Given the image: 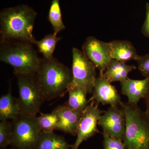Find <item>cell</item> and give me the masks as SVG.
<instances>
[{"mask_svg":"<svg viewBox=\"0 0 149 149\" xmlns=\"http://www.w3.org/2000/svg\"><path fill=\"white\" fill-rule=\"evenodd\" d=\"M38 117L39 125L42 131H54L56 129L59 118L54 110L49 113H41L40 116Z\"/></svg>","mask_w":149,"mask_h":149,"instance_id":"cell-21","label":"cell"},{"mask_svg":"<svg viewBox=\"0 0 149 149\" xmlns=\"http://www.w3.org/2000/svg\"><path fill=\"white\" fill-rule=\"evenodd\" d=\"M12 149H14V148H13Z\"/></svg>","mask_w":149,"mask_h":149,"instance_id":"cell-27","label":"cell"},{"mask_svg":"<svg viewBox=\"0 0 149 149\" xmlns=\"http://www.w3.org/2000/svg\"><path fill=\"white\" fill-rule=\"evenodd\" d=\"M136 69V66L134 65H130L112 59L105 71L100 76L106 78L111 83L117 81L121 82L126 80L128 74Z\"/></svg>","mask_w":149,"mask_h":149,"instance_id":"cell-15","label":"cell"},{"mask_svg":"<svg viewBox=\"0 0 149 149\" xmlns=\"http://www.w3.org/2000/svg\"><path fill=\"white\" fill-rule=\"evenodd\" d=\"M0 60L11 65L17 74H36L41 58L32 44L18 41H1Z\"/></svg>","mask_w":149,"mask_h":149,"instance_id":"cell-3","label":"cell"},{"mask_svg":"<svg viewBox=\"0 0 149 149\" xmlns=\"http://www.w3.org/2000/svg\"><path fill=\"white\" fill-rule=\"evenodd\" d=\"M109 43L112 59L125 63L135 60L139 55L133 44L128 40H114Z\"/></svg>","mask_w":149,"mask_h":149,"instance_id":"cell-14","label":"cell"},{"mask_svg":"<svg viewBox=\"0 0 149 149\" xmlns=\"http://www.w3.org/2000/svg\"><path fill=\"white\" fill-rule=\"evenodd\" d=\"M20 113L36 115L45 100L37 73L17 74Z\"/></svg>","mask_w":149,"mask_h":149,"instance_id":"cell-5","label":"cell"},{"mask_svg":"<svg viewBox=\"0 0 149 149\" xmlns=\"http://www.w3.org/2000/svg\"><path fill=\"white\" fill-rule=\"evenodd\" d=\"M55 32L46 35L39 41L35 40L34 45L37 46L38 50L42 54L43 57L47 59L54 57L53 54L57 44L61 40Z\"/></svg>","mask_w":149,"mask_h":149,"instance_id":"cell-19","label":"cell"},{"mask_svg":"<svg viewBox=\"0 0 149 149\" xmlns=\"http://www.w3.org/2000/svg\"><path fill=\"white\" fill-rule=\"evenodd\" d=\"M98 125L102 128L103 133L123 140L125 129V118L121 107L110 106L100 116Z\"/></svg>","mask_w":149,"mask_h":149,"instance_id":"cell-10","label":"cell"},{"mask_svg":"<svg viewBox=\"0 0 149 149\" xmlns=\"http://www.w3.org/2000/svg\"><path fill=\"white\" fill-rule=\"evenodd\" d=\"M72 145L54 131H41L35 149H70Z\"/></svg>","mask_w":149,"mask_h":149,"instance_id":"cell-16","label":"cell"},{"mask_svg":"<svg viewBox=\"0 0 149 149\" xmlns=\"http://www.w3.org/2000/svg\"><path fill=\"white\" fill-rule=\"evenodd\" d=\"M69 98L65 105L71 109H84L89 104L87 99V93L83 88L70 86L68 90Z\"/></svg>","mask_w":149,"mask_h":149,"instance_id":"cell-18","label":"cell"},{"mask_svg":"<svg viewBox=\"0 0 149 149\" xmlns=\"http://www.w3.org/2000/svg\"><path fill=\"white\" fill-rule=\"evenodd\" d=\"M13 135L12 123L8 120L0 122V149H6L11 143Z\"/></svg>","mask_w":149,"mask_h":149,"instance_id":"cell-22","label":"cell"},{"mask_svg":"<svg viewBox=\"0 0 149 149\" xmlns=\"http://www.w3.org/2000/svg\"><path fill=\"white\" fill-rule=\"evenodd\" d=\"M72 80L70 86L80 87L87 94L93 93L96 79V67L82 51L72 48Z\"/></svg>","mask_w":149,"mask_h":149,"instance_id":"cell-7","label":"cell"},{"mask_svg":"<svg viewBox=\"0 0 149 149\" xmlns=\"http://www.w3.org/2000/svg\"><path fill=\"white\" fill-rule=\"evenodd\" d=\"M48 20L53 28L54 32L58 34L65 28L62 16L60 0H52L49 9Z\"/></svg>","mask_w":149,"mask_h":149,"instance_id":"cell-20","label":"cell"},{"mask_svg":"<svg viewBox=\"0 0 149 149\" xmlns=\"http://www.w3.org/2000/svg\"><path fill=\"white\" fill-rule=\"evenodd\" d=\"M144 99L145 100V104H146V112L149 118V88L148 93Z\"/></svg>","mask_w":149,"mask_h":149,"instance_id":"cell-26","label":"cell"},{"mask_svg":"<svg viewBox=\"0 0 149 149\" xmlns=\"http://www.w3.org/2000/svg\"><path fill=\"white\" fill-rule=\"evenodd\" d=\"M37 74L45 100L48 101L64 95L72 82V70L54 57L41 58Z\"/></svg>","mask_w":149,"mask_h":149,"instance_id":"cell-2","label":"cell"},{"mask_svg":"<svg viewBox=\"0 0 149 149\" xmlns=\"http://www.w3.org/2000/svg\"><path fill=\"white\" fill-rule=\"evenodd\" d=\"M82 48L83 53L99 70L100 75H102L112 59L109 43L90 36L86 39Z\"/></svg>","mask_w":149,"mask_h":149,"instance_id":"cell-9","label":"cell"},{"mask_svg":"<svg viewBox=\"0 0 149 149\" xmlns=\"http://www.w3.org/2000/svg\"><path fill=\"white\" fill-rule=\"evenodd\" d=\"M125 129L123 141L127 149H149V118L138 104L123 103Z\"/></svg>","mask_w":149,"mask_h":149,"instance_id":"cell-4","label":"cell"},{"mask_svg":"<svg viewBox=\"0 0 149 149\" xmlns=\"http://www.w3.org/2000/svg\"><path fill=\"white\" fill-rule=\"evenodd\" d=\"M37 13L27 5L3 10L0 13L1 41H18L34 44L33 27Z\"/></svg>","mask_w":149,"mask_h":149,"instance_id":"cell-1","label":"cell"},{"mask_svg":"<svg viewBox=\"0 0 149 149\" xmlns=\"http://www.w3.org/2000/svg\"><path fill=\"white\" fill-rule=\"evenodd\" d=\"M93 95L89 102L93 101L98 104H109L120 107L123 102L116 88L106 78L100 76L95 81Z\"/></svg>","mask_w":149,"mask_h":149,"instance_id":"cell-11","label":"cell"},{"mask_svg":"<svg viewBox=\"0 0 149 149\" xmlns=\"http://www.w3.org/2000/svg\"><path fill=\"white\" fill-rule=\"evenodd\" d=\"M91 101L83 110L77 125L76 141L71 149H78L84 141L93 137L99 132L97 128L100 116L104 111L98 107L97 104Z\"/></svg>","mask_w":149,"mask_h":149,"instance_id":"cell-8","label":"cell"},{"mask_svg":"<svg viewBox=\"0 0 149 149\" xmlns=\"http://www.w3.org/2000/svg\"><path fill=\"white\" fill-rule=\"evenodd\" d=\"M11 143L15 149H35L42 129L36 115L20 113L13 119Z\"/></svg>","mask_w":149,"mask_h":149,"instance_id":"cell-6","label":"cell"},{"mask_svg":"<svg viewBox=\"0 0 149 149\" xmlns=\"http://www.w3.org/2000/svg\"><path fill=\"white\" fill-rule=\"evenodd\" d=\"M146 16L143 24L141 28V32L145 37L149 38V3L146 5Z\"/></svg>","mask_w":149,"mask_h":149,"instance_id":"cell-25","label":"cell"},{"mask_svg":"<svg viewBox=\"0 0 149 149\" xmlns=\"http://www.w3.org/2000/svg\"><path fill=\"white\" fill-rule=\"evenodd\" d=\"M84 109H71L65 105L57 107L54 109L59 118L56 130L76 136L77 125Z\"/></svg>","mask_w":149,"mask_h":149,"instance_id":"cell-12","label":"cell"},{"mask_svg":"<svg viewBox=\"0 0 149 149\" xmlns=\"http://www.w3.org/2000/svg\"><path fill=\"white\" fill-rule=\"evenodd\" d=\"M104 149H127L123 140L113 138L103 133Z\"/></svg>","mask_w":149,"mask_h":149,"instance_id":"cell-23","label":"cell"},{"mask_svg":"<svg viewBox=\"0 0 149 149\" xmlns=\"http://www.w3.org/2000/svg\"><path fill=\"white\" fill-rule=\"evenodd\" d=\"M20 114L17 104V99L15 98L9 91L0 98V120H8L13 119Z\"/></svg>","mask_w":149,"mask_h":149,"instance_id":"cell-17","label":"cell"},{"mask_svg":"<svg viewBox=\"0 0 149 149\" xmlns=\"http://www.w3.org/2000/svg\"><path fill=\"white\" fill-rule=\"evenodd\" d=\"M121 92L128 98V102L138 104L141 99L146 97L149 88V78L143 80L127 78L120 82Z\"/></svg>","mask_w":149,"mask_h":149,"instance_id":"cell-13","label":"cell"},{"mask_svg":"<svg viewBox=\"0 0 149 149\" xmlns=\"http://www.w3.org/2000/svg\"><path fill=\"white\" fill-rule=\"evenodd\" d=\"M135 60L141 74L145 78H149V53L144 55H138Z\"/></svg>","mask_w":149,"mask_h":149,"instance_id":"cell-24","label":"cell"}]
</instances>
